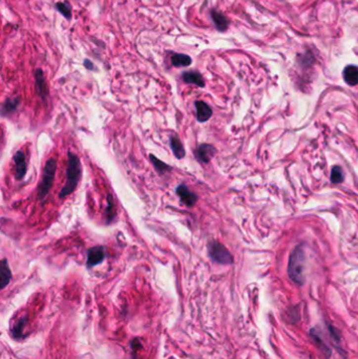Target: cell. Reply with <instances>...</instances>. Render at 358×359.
I'll list each match as a JSON object with an SVG mask.
<instances>
[{
    "instance_id": "6da1fadb",
    "label": "cell",
    "mask_w": 358,
    "mask_h": 359,
    "mask_svg": "<svg viewBox=\"0 0 358 359\" xmlns=\"http://www.w3.org/2000/svg\"><path fill=\"white\" fill-rule=\"evenodd\" d=\"M82 175V167L79 157L76 153L70 151L67 156V169H66V182L59 193L60 198H64L72 194L78 186Z\"/></svg>"
},
{
    "instance_id": "7a4b0ae2",
    "label": "cell",
    "mask_w": 358,
    "mask_h": 359,
    "mask_svg": "<svg viewBox=\"0 0 358 359\" xmlns=\"http://www.w3.org/2000/svg\"><path fill=\"white\" fill-rule=\"evenodd\" d=\"M305 255L302 247H297L290 255L288 265V274L295 284L305 283Z\"/></svg>"
},
{
    "instance_id": "3957f363",
    "label": "cell",
    "mask_w": 358,
    "mask_h": 359,
    "mask_svg": "<svg viewBox=\"0 0 358 359\" xmlns=\"http://www.w3.org/2000/svg\"><path fill=\"white\" fill-rule=\"evenodd\" d=\"M57 169V162L55 159H49L45 166L44 173H42L41 182L38 187V199L44 201L48 194L50 188L53 186L55 174Z\"/></svg>"
},
{
    "instance_id": "277c9868",
    "label": "cell",
    "mask_w": 358,
    "mask_h": 359,
    "mask_svg": "<svg viewBox=\"0 0 358 359\" xmlns=\"http://www.w3.org/2000/svg\"><path fill=\"white\" fill-rule=\"evenodd\" d=\"M208 252L211 260L222 264V265H230L233 263V258L231 253L229 252L227 248L219 242L211 241L208 243Z\"/></svg>"
},
{
    "instance_id": "5b68a950",
    "label": "cell",
    "mask_w": 358,
    "mask_h": 359,
    "mask_svg": "<svg viewBox=\"0 0 358 359\" xmlns=\"http://www.w3.org/2000/svg\"><path fill=\"white\" fill-rule=\"evenodd\" d=\"M105 259V249L102 246L92 247L88 251V268L98 266Z\"/></svg>"
},
{
    "instance_id": "8992f818",
    "label": "cell",
    "mask_w": 358,
    "mask_h": 359,
    "mask_svg": "<svg viewBox=\"0 0 358 359\" xmlns=\"http://www.w3.org/2000/svg\"><path fill=\"white\" fill-rule=\"evenodd\" d=\"M14 163H15V176L17 180H22L25 177L28 170V163L25 160V155L22 150H18L14 155Z\"/></svg>"
},
{
    "instance_id": "52a82bcc",
    "label": "cell",
    "mask_w": 358,
    "mask_h": 359,
    "mask_svg": "<svg viewBox=\"0 0 358 359\" xmlns=\"http://www.w3.org/2000/svg\"><path fill=\"white\" fill-rule=\"evenodd\" d=\"M177 194L180 196V200L183 204H185L186 206L188 207H192L193 205H195V203L198 202V196L195 193H193L192 191L189 190V188L187 187L184 184L179 185L177 187Z\"/></svg>"
},
{
    "instance_id": "ba28073f",
    "label": "cell",
    "mask_w": 358,
    "mask_h": 359,
    "mask_svg": "<svg viewBox=\"0 0 358 359\" xmlns=\"http://www.w3.org/2000/svg\"><path fill=\"white\" fill-rule=\"evenodd\" d=\"M216 148L210 144H202L195 150V157L202 162V163H209L210 160L214 158L216 153Z\"/></svg>"
},
{
    "instance_id": "9c48e42d",
    "label": "cell",
    "mask_w": 358,
    "mask_h": 359,
    "mask_svg": "<svg viewBox=\"0 0 358 359\" xmlns=\"http://www.w3.org/2000/svg\"><path fill=\"white\" fill-rule=\"evenodd\" d=\"M195 108H197V119L199 122L204 123V122L208 121V120L211 118L212 109L204 101L195 102Z\"/></svg>"
},
{
    "instance_id": "30bf717a",
    "label": "cell",
    "mask_w": 358,
    "mask_h": 359,
    "mask_svg": "<svg viewBox=\"0 0 358 359\" xmlns=\"http://www.w3.org/2000/svg\"><path fill=\"white\" fill-rule=\"evenodd\" d=\"M310 337L313 340L314 345L316 346L320 350L321 353H323V354L326 355L327 358H329L331 356V354H332V350L327 346V344L325 343V341H323V339L318 334V332L316 330H315V329H311V331H310Z\"/></svg>"
},
{
    "instance_id": "8fae6325",
    "label": "cell",
    "mask_w": 358,
    "mask_h": 359,
    "mask_svg": "<svg viewBox=\"0 0 358 359\" xmlns=\"http://www.w3.org/2000/svg\"><path fill=\"white\" fill-rule=\"evenodd\" d=\"M182 79L184 82L189 83V84H194L199 88L205 87V81H204L203 76L199 72H195V71L185 72L182 74Z\"/></svg>"
},
{
    "instance_id": "7c38bea8",
    "label": "cell",
    "mask_w": 358,
    "mask_h": 359,
    "mask_svg": "<svg viewBox=\"0 0 358 359\" xmlns=\"http://www.w3.org/2000/svg\"><path fill=\"white\" fill-rule=\"evenodd\" d=\"M344 80L347 84L354 87L358 84V66L356 65H348L345 67L343 73Z\"/></svg>"
},
{
    "instance_id": "4fadbf2b",
    "label": "cell",
    "mask_w": 358,
    "mask_h": 359,
    "mask_svg": "<svg viewBox=\"0 0 358 359\" xmlns=\"http://www.w3.org/2000/svg\"><path fill=\"white\" fill-rule=\"evenodd\" d=\"M35 78H36V88L37 90L39 92L40 97L45 100L46 97L48 96V90H47V85H46V81L45 79V75L42 70H37L35 72Z\"/></svg>"
},
{
    "instance_id": "5bb4252c",
    "label": "cell",
    "mask_w": 358,
    "mask_h": 359,
    "mask_svg": "<svg viewBox=\"0 0 358 359\" xmlns=\"http://www.w3.org/2000/svg\"><path fill=\"white\" fill-rule=\"evenodd\" d=\"M211 18L215 22L217 30L220 32H225L228 29L229 20L226 16H224L221 12L217 10H211Z\"/></svg>"
},
{
    "instance_id": "9a60e30c",
    "label": "cell",
    "mask_w": 358,
    "mask_h": 359,
    "mask_svg": "<svg viewBox=\"0 0 358 359\" xmlns=\"http://www.w3.org/2000/svg\"><path fill=\"white\" fill-rule=\"evenodd\" d=\"M12 279V272L8 266L7 261L4 259L1 262V268H0V285H1V289H4Z\"/></svg>"
},
{
    "instance_id": "2e32d148",
    "label": "cell",
    "mask_w": 358,
    "mask_h": 359,
    "mask_svg": "<svg viewBox=\"0 0 358 359\" xmlns=\"http://www.w3.org/2000/svg\"><path fill=\"white\" fill-rule=\"evenodd\" d=\"M169 144H170V147H172V150L177 159H183L185 157V155H186L185 148L183 146L181 140L179 139L178 136H176V135L172 136L169 140Z\"/></svg>"
},
{
    "instance_id": "e0dca14e",
    "label": "cell",
    "mask_w": 358,
    "mask_h": 359,
    "mask_svg": "<svg viewBox=\"0 0 358 359\" xmlns=\"http://www.w3.org/2000/svg\"><path fill=\"white\" fill-rule=\"evenodd\" d=\"M19 104H20V99L18 97L6 99L4 103L2 104L1 115L4 117V116H6L8 114L15 112L16 108L19 106Z\"/></svg>"
},
{
    "instance_id": "ac0fdd59",
    "label": "cell",
    "mask_w": 358,
    "mask_h": 359,
    "mask_svg": "<svg viewBox=\"0 0 358 359\" xmlns=\"http://www.w3.org/2000/svg\"><path fill=\"white\" fill-rule=\"evenodd\" d=\"M192 62V59L185 54H175L172 57V64L176 67L189 66Z\"/></svg>"
},
{
    "instance_id": "d6986e66",
    "label": "cell",
    "mask_w": 358,
    "mask_h": 359,
    "mask_svg": "<svg viewBox=\"0 0 358 359\" xmlns=\"http://www.w3.org/2000/svg\"><path fill=\"white\" fill-rule=\"evenodd\" d=\"M28 322V317L25 316V317H21L20 319L17 320L15 326L12 328V335L17 338V339H21L24 337V334H23V330H24V327L25 324H27Z\"/></svg>"
},
{
    "instance_id": "ffe728a7",
    "label": "cell",
    "mask_w": 358,
    "mask_h": 359,
    "mask_svg": "<svg viewBox=\"0 0 358 359\" xmlns=\"http://www.w3.org/2000/svg\"><path fill=\"white\" fill-rule=\"evenodd\" d=\"M150 160H151V163L153 165V167L156 168L157 172L160 174V175H163L165 173H167L168 170L172 169V167L168 166L167 164H165L163 161L159 160L157 157H155L153 155H150Z\"/></svg>"
},
{
    "instance_id": "44dd1931",
    "label": "cell",
    "mask_w": 358,
    "mask_h": 359,
    "mask_svg": "<svg viewBox=\"0 0 358 359\" xmlns=\"http://www.w3.org/2000/svg\"><path fill=\"white\" fill-rule=\"evenodd\" d=\"M331 182L334 184H339L344 181V173L343 169L339 166H334L331 170Z\"/></svg>"
},
{
    "instance_id": "7402d4cb",
    "label": "cell",
    "mask_w": 358,
    "mask_h": 359,
    "mask_svg": "<svg viewBox=\"0 0 358 359\" xmlns=\"http://www.w3.org/2000/svg\"><path fill=\"white\" fill-rule=\"evenodd\" d=\"M57 11L60 12L66 19H71L72 17V7L69 2H57L56 3Z\"/></svg>"
},
{
    "instance_id": "603a6c76",
    "label": "cell",
    "mask_w": 358,
    "mask_h": 359,
    "mask_svg": "<svg viewBox=\"0 0 358 359\" xmlns=\"http://www.w3.org/2000/svg\"><path fill=\"white\" fill-rule=\"evenodd\" d=\"M107 202H108V204H107V208H106L105 213H106V216H107V222H108V223H110V222H112L115 219L114 201H113V196L110 195V194L107 195Z\"/></svg>"
},
{
    "instance_id": "cb8c5ba5",
    "label": "cell",
    "mask_w": 358,
    "mask_h": 359,
    "mask_svg": "<svg viewBox=\"0 0 358 359\" xmlns=\"http://www.w3.org/2000/svg\"><path fill=\"white\" fill-rule=\"evenodd\" d=\"M328 330L330 332L331 337L334 339L335 343L338 344L339 341H340V339H342V335H340V331L337 328H335L334 326H332V324H329V326H328Z\"/></svg>"
},
{
    "instance_id": "d4e9b609",
    "label": "cell",
    "mask_w": 358,
    "mask_h": 359,
    "mask_svg": "<svg viewBox=\"0 0 358 359\" xmlns=\"http://www.w3.org/2000/svg\"><path fill=\"white\" fill-rule=\"evenodd\" d=\"M84 66L87 67L88 70H92V68H93V64H92V62H90L89 59H87V60H85V61H84Z\"/></svg>"
}]
</instances>
